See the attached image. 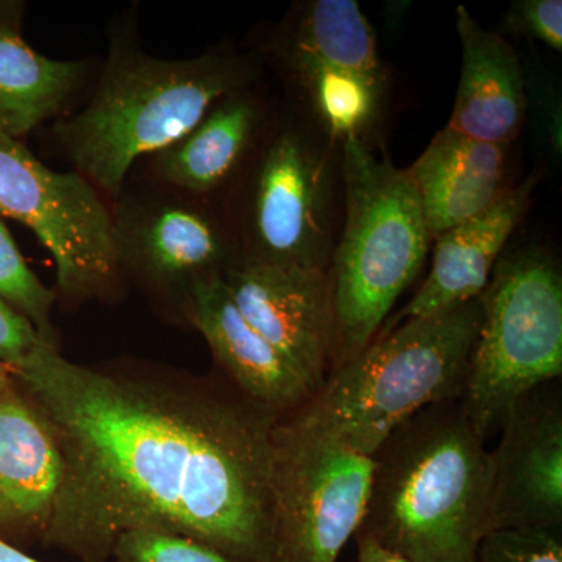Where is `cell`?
I'll return each mask as SVG.
<instances>
[{
    "label": "cell",
    "mask_w": 562,
    "mask_h": 562,
    "mask_svg": "<svg viewBox=\"0 0 562 562\" xmlns=\"http://www.w3.org/2000/svg\"><path fill=\"white\" fill-rule=\"evenodd\" d=\"M13 375L61 450L44 546L80 562H109L122 532L155 530L236 562H276L279 414L228 380L77 364L46 342Z\"/></svg>",
    "instance_id": "obj_1"
},
{
    "label": "cell",
    "mask_w": 562,
    "mask_h": 562,
    "mask_svg": "<svg viewBox=\"0 0 562 562\" xmlns=\"http://www.w3.org/2000/svg\"><path fill=\"white\" fill-rule=\"evenodd\" d=\"M461 401L414 414L373 454L355 538L412 562H475L491 531V461Z\"/></svg>",
    "instance_id": "obj_2"
},
{
    "label": "cell",
    "mask_w": 562,
    "mask_h": 562,
    "mask_svg": "<svg viewBox=\"0 0 562 562\" xmlns=\"http://www.w3.org/2000/svg\"><path fill=\"white\" fill-rule=\"evenodd\" d=\"M254 55L222 47L184 60H162L114 38L90 103L55 125L79 173L120 198L133 165L171 146L224 95L257 83Z\"/></svg>",
    "instance_id": "obj_3"
},
{
    "label": "cell",
    "mask_w": 562,
    "mask_h": 562,
    "mask_svg": "<svg viewBox=\"0 0 562 562\" xmlns=\"http://www.w3.org/2000/svg\"><path fill=\"white\" fill-rule=\"evenodd\" d=\"M482 319L476 297L380 333L292 416L373 457L420 409L461 401Z\"/></svg>",
    "instance_id": "obj_4"
},
{
    "label": "cell",
    "mask_w": 562,
    "mask_h": 562,
    "mask_svg": "<svg viewBox=\"0 0 562 562\" xmlns=\"http://www.w3.org/2000/svg\"><path fill=\"white\" fill-rule=\"evenodd\" d=\"M376 154L355 139L341 146L342 225L327 271L335 317L331 372L379 335L431 249L412 181Z\"/></svg>",
    "instance_id": "obj_5"
},
{
    "label": "cell",
    "mask_w": 562,
    "mask_h": 562,
    "mask_svg": "<svg viewBox=\"0 0 562 562\" xmlns=\"http://www.w3.org/2000/svg\"><path fill=\"white\" fill-rule=\"evenodd\" d=\"M227 192L236 262L328 271L342 225V155L308 121L291 109L272 117Z\"/></svg>",
    "instance_id": "obj_6"
},
{
    "label": "cell",
    "mask_w": 562,
    "mask_h": 562,
    "mask_svg": "<svg viewBox=\"0 0 562 562\" xmlns=\"http://www.w3.org/2000/svg\"><path fill=\"white\" fill-rule=\"evenodd\" d=\"M272 54L286 80L291 110L336 146L355 139L382 151L391 114V72L360 3H294L276 32Z\"/></svg>",
    "instance_id": "obj_7"
},
{
    "label": "cell",
    "mask_w": 562,
    "mask_h": 562,
    "mask_svg": "<svg viewBox=\"0 0 562 562\" xmlns=\"http://www.w3.org/2000/svg\"><path fill=\"white\" fill-rule=\"evenodd\" d=\"M462 406L486 441L525 392L562 376V269L538 244L503 251L480 294Z\"/></svg>",
    "instance_id": "obj_8"
},
{
    "label": "cell",
    "mask_w": 562,
    "mask_h": 562,
    "mask_svg": "<svg viewBox=\"0 0 562 562\" xmlns=\"http://www.w3.org/2000/svg\"><path fill=\"white\" fill-rule=\"evenodd\" d=\"M372 472V457L297 416L283 417L272 450L276 562L338 561L360 530Z\"/></svg>",
    "instance_id": "obj_9"
},
{
    "label": "cell",
    "mask_w": 562,
    "mask_h": 562,
    "mask_svg": "<svg viewBox=\"0 0 562 562\" xmlns=\"http://www.w3.org/2000/svg\"><path fill=\"white\" fill-rule=\"evenodd\" d=\"M0 213L20 221L50 251L58 290L70 301H103L120 290L111 214L79 172L47 168L20 140L0 135Z\"/></svg>",
    "instance_id": "obj_10"
},
{
    "label": "cell",
    "mask_w": 562,
    "mask_h": 562,
    "mask_svg": "<svg viewBox=\"0 0 562 562\" xmlns=\"http://www.w3.org/2000/svg\"><path fill=\"white\" fill-rule=\"evenodd\" d=\"M122 277L183 321L192 291L238 261L222 210L176 195L122 199L111 216Z\"/></svg>",
    "instance_id": "obj_11"
},
{
    "label": "cell",
    "mask_w": 562,
    "mask_h": 562,
    "mask_svg": "<svg viewBox=\"0 0 562 562\" xmlns=\"http://www.w3.org/2000/svg\"><path fill=\"white\" fill-rule=\"evenodd\" d=\"M491 461V531L562 527V384L525 392L506 414Z\"/></svg>",
    "instance_id": "obj_12"
},
{
    "label": "cell",
    "mask_w": 562,
    "mask_h": 562,
    "mask_svg": "<svg viewBox=\"0 0 562 562\" xmlns=\"http://www.w3.org/2000/svg\"><path fill=\"white\" fill-rule=\"evenodd\" d=\"M224 280L246 321L316 394L331 372L335 317L328 272L236 262Z\"/></svg>",
    "instance_id": "obj_13"
},
{
    "label": "cell",
    "mask_w": 562,
    "mask_h": 562,
    "mask_svg": "<svg viewBox=\"0 0 562 562\" xmlns=\"http://www.w3.org/2000/svg\"><path fill=\"white\" fill-rule=\"evenodd\" d=\"M61 473L54 428L14 379L0 395V541L18 549L44 543Z\"/></svg>",
    "instance_id": "obj_14"
},
{
    "label": "cell",
    "mask_w": 562,
    "mask_h": 562,
    "mask_svg": "<svg viewBox=\"0 0 562 562\" xmlns=\"http://www.w3.org/2000/svg\"><path fill=\"white\" fill-rule=\"evenodd\" d=\"M183 321L201 333L228 382L251 402L288 417L314 397L305 376L239 312L224 276L195 286Z\"/></svg>",
    "instance_id": "obj_15"
},
{
    "label": "cell",
    "mask_w": 562,
    "mask_h": 562,
    "mask_svg": "<svg viewBox=\"0 0 562 562\" xmlns=\"http://www.w3.org/2000/svg\"><path fill=\"white\" fill-rule=\"evenodd\" d=\"M539 176L527 177L472 220L454 225L435 239L432 265L416 295L380 328L390 331L409 319L431 316L480 297L514 232L532 205Z\"/></svg>",
    "instance_id": "obj_16"
},
{
    "label": "cell",
    "mask_w": 562,
    "mask_h": 562,
    "mask_svg": "<svg viewBox=\"0 0 562 562\" xmlns=\"http://www.w3.org/2000/svg\"><path fill=\"white\" fill-rule=\"evenodd\" d=\"M512 147L469 138L446 125L403 169L419 198L431 241L479 216L519 183Z\"/></svg>",
    "instance_id": "obj_17"
},
{
    "label": "cell",
    "mask_w": 562,
    "mask_h": 562,
    "mask_svg": "<svg viewBox=\"0 0 562 562\" xmlns=\"http://www.w3.org/2000/svg\"><path fill=\"white\" fill-rule=\"evenodd\" d=\"M271 122L268 102L254 87L224 95L183 138L155 154V172L192 198L228 191Z\"/></svg>",
    "instance_id": "obj_18"
},
{
    "label": "cell",
    "mask_w": 562,
    "mask_h": 562,
    "mask_svg": "<svg viewBox=\"0 0 562 562\" xmlns=\"http://www.w3.org/2000/svg\"><path fill=\"white\" fill-rule=\"evenodd\" d=\"M462 65L447 127L484 143L513 146L527 121L524 66L512 44L457 7Z\"/></svg>",
    "instance_id": "obj_19"
},
{
    "label": "cell",
    "mask_w": 562,
    "mask_h": 562,
    "mask_svg": "<svg viewBox=\"0 0 562 562\" xmlns=\"http://www.w3.org/2000/svg\"><path fill=\"white\" fill-rule=\"evenodd\" d=\"M7 10L0 9V135L18 139L63 109L87 68L33 50L22 40L16 9Z\"/></svg>",
    "instance_id": "obj_20"
},
{
    "label": "cell",
    "mask_w": 562,
    "mask_h": 562,
    "mask_svg": "<svg viewBox=\"0 0 562 562\" xmlns=\"http://www.w3.org/2000/svg\"><path fill=\"white\" fill-rule=\"evenodd\" d=\"M0 299L31 322L43 341L57 346L52 312L57 294L29 268L7 225L0 221Z\"/></svg>",
    "instance_id": "obj_21"
},
{
    "label": "cell",
    "mask_w": 562,
    "mask_h": 562,
    "mask_svg": "<svg viewBox=\"0 0 562 562\" xmlns=\"http://www.w3.org/2000/svg\"><path fill=\"white\" fill-rule=\"evenodd\" d=\"M111 558L114 562H236L194 539L155 530L122 532Z\"/></svg>",
    "instance_id": "obj_22"
},
{
    "label": "cell",
    "mask_w": 562,
    "mask_h": 562,
    "mask_svg": "<svg viewBox=\"0 0 562 562\" xmlns=\"http://www.w3.org/2000/svg\"><path fill=\"white\" fill-rule=\"evenodd\" d=\"M475 562H562L561 530L497 528L480 542Z\"/></svg>",
    "instance_id": "obj_23"
},
{
    "label": "cell",
    "mask_w": 562,
    "mask_h": 562,
    "mask_svg": "<svg viewBox=\"0 0 562 562\" xmlns=\"http://www.w3.org/2000/svg\"><path fill=\"white\" fill-rule=\"evenodd\" d=\"M505 35L519 36L562 50L561 0H516L502 21Z\"/></svg>",
    "instance_id": "obj_24"
},
{
    "label": "cell",
    "mask_w": 562,
    "mask_h": 562,
    "mask_svg": "<svg viewBox=\"0 0 562 562\" xmlns=\"http://www.w3.org/2000/svg\"><path fill=\"white\" fill-rule=\"evenodd\" d=\"M44 342L31 322L0 299V362L14 373Z\"/></svg>",
    "instance_id": "obj_25"
},
{
    "label": "cell",
    "mask_w": 562,
    "mask_h": 562,
    "mask_svg": "<svg viewBox=\"0 0 562 562\" xmlns=\"http://www.w3.org/2000/svg\"><path fill=\"white\" fill-rule=\"evenodd\" d=\"M358 542V561L357 562H412L403 560L397 554L386 552L375 542L366 538H357Z\"/></svg>",
    "instance_id": "obj_26"
},
{
    "label": "cell",
    "mask_w": 562,
    "mask_h": 562,
    "mask_svg": "<svg viewBox=\"0 0 562 562\" xmlns=\"http://www.w3.org/2000/svg\"><path fill=\"white\" fill-rule=\"evenodd\" d=\"M0 562H40L33 560L27 553L22 552L18 547L0 541Z\"/></svg>",
    "instance_id": "obj_27"
},
{
    "label": "cell",
    "mask_w": 562,
    "mask_h": 562,
    "mask_svg": "<svg viewBox=\"0 0 562 562\" xmlns=\"http://www.w3.org/2000/svg\"><path fill=\"white\" fill-rule=\"evenodd\" d=\"M14 383V375L13 372L10 371L7 366H3L2 362H0V395L3 394L11 384Z\"/></svg>",
    "instance_id": "obj_28"
}]
</instances>
